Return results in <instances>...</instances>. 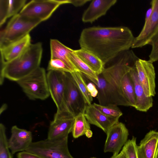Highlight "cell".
Listing matches in <instances>:
<instances>
[{
  "label": "cell",
  "mask_w": 158,
  "mask_h": 158,
  "mask_svg": "<svg viewBox=\"0 0 158 158\" xmlns=\"http://www.w3.org/2000/svg\"><path fill=\"white\" fill-rule=\"evenodd\" d=\"M6 133V127L3 124H0V158H12L9 151Z\"/></svg>",
  "instance_id": "484cf974"
},
{
  "label": "cell",
  "mask_w": 158,
  "mask_h": 158,
  "mask_svg": "<svg viewBox=\"0 0 158 158\" xmlns=\"http://www.w3.org/2000/svg\"><path fill=\"white\" fill-rule=\"evenodd\" d=\"M79 89L81 92L87 105L92 104L93 98L89 92L87 84L83 77V74L78 71H74L71 73Z\"/></svg>",
  "instance_id": "d4e9b609"
},
{
  "label": "cell",
  "mask_w": 158,
  "mask_h": 158,
  "mask_svg": "<svg viewBox=\"0 0 158 158\" xmlns=\"http://www.w3.org/2000/svg\"><path fill=\"white\" fill-rule=\"evenodd\" d=\"M92 105L94 107L107 116L119 118L123 115V113L118 106H103L95 103Z\"/></svg>",
  "instance_id": "4316f807"
},
{
  "label": "cell",
  "mask_w": 158,
  "mask_h": 158,
  "mask_svg": "<svg viewBox=\"0 0 158 158\" xmlns=\"http://www.w3.org/2000/svg\"><path fill=\"white\" fill-rule=\"evenodd\" d=\"M90 0H69V3H71L76 7L82 6L87 2H90Z\"/></svg>",
  "instance_id": "d6a6232c"
},
{
  "label": "cell",
  "mask_w": 158,
  "mask_h": 158,
  "mask_svg": "<svg viewBox=\"0 0 158 158\" xmlns=\"http://www.w3.org/2000/svg\"><path fill=\"white\" fill-rule=\"evenodd\" d=\"M138 59L132 51H125L118 61L105 68L98 75V81L93 83L98 90L99 104L131 106L123 91L122 78L126 73L135 66Z\"/></svg>",
  "instance_id": "7a4b0ae2"
},
{
  "label": "cell",
  "mask_w": 158,
  "mask_h": 158,
  "mask_svg": "<svg viewBox=\"0 0 158 158\" xmlns=\"http://www.w3.org/2000/svg\"><path fill=\"white\" fill-rule=\"evenodd\" d=\"M7 107V105L5 104L3 105L2 106L1 110H0V113H1Z\"/></svg>",
  "instance_id": "d590c367"
},
{
  "label": "cell",
  "mask_w": 158,
  "mask_h": 158,
  "mask_svg": "<svg viewBox=\"0 0 158 158\" xmlns=\"http://www.w3.org/2000/svg\"><path fill=\"white\" fill-rule=\"evenodd\" d=\"M84 114L89 123L101 128L105 133L119 122V118L107 116L94 107L92 104L87 105Z\"/></svg>",
  "instance_id": "2e32d148"
},
{
  "label": "cell",
  "mask_w": 158,
  "mask_h": 158,
  "mask_svg": "<svg viewBox=\"0 0 158 158\" xmlns=\"http://www.w3.org/2000/svg\"><path fill=\"white\" fill-rule=\"evenodd\" d=\"M26 0H0V26L9 18L18 14L26 4Z\"/></svg>",
  "instance_id": "ffe728a7"
},
{
  "label": "cell",
  "mask_w": 158,
  "mask_h": 158,
  "mask_svg": "<svg viewBox=\"0 0 158 158\" xmlns=\"http://www.w3.org/2000/svg\"><path fill=\"white\" fill-rule=\"evenodd\" d=\"M65 73L60 71L51 70L48 71L47 74L50 95L56 106L58 112H67L64 103Z\"/></svg>",
  "instance_id": "9c48e42d"
},
{
  "label": "cell",
  "mask_w": 158,
  "mask_h": 158,
  "mask_svg": "<svg viewBox=\"0 0 158 158\" xmlns=\"http://www.w3.org/2000/svg\"><path fill=\"white\" fill-rule=\"evenodd\" d=\"M28 98L44 100L50 95L45 69L39 67L16 82Z\"/></svg>",
  "instance_id": "5b68a950"
},
{
  "label": "cell",
  "mask_w": 158,
  "mask_h": 158,
  "mask_svg": "<svg viewBox=\"0 0 158 158\" xmlns=\"http://www.w3.org/2000/svg\"><path fill=\"white\" fill-rule=\"evenodd\" d=\"M97 158L94 157H91V158Z\"/></svg>",
  "instance_id": "f35d334b"
},
{
  "label": "cell",
  "mask_w": 158,
  "mask_h": 158,
  "mask_svg": "<svg viewBox=\"0 0 158 158\" xmlns=\"http://www.w3.org/2000/svg\"><path fill=\"white\" fill-rule=\"evenodd\" d=\"M135 38L124 26H94L83 29L79 40L81 48L98 57L105 64L132 47Z\"/></svg>",
  "instance_id": "6da1fadb"
},
{
  "label": "cell",
  "mask_w": 158,
  "mask_h": 158,
  "mask_svg": "<svg viewBox=\"0 0 158 158\" xmlns=\"http://www.w3.org/2000/svg\"><path fill=\"white\" fill-rule=\"evenodd\" d=\"M17 156L18 158H41L35 154L26 151L19 152Z\"/></svg>",
  "instance_id": "4dcf8cb0"
},
{
  "label": "cell",
  "mask_w": 158,
  "mask_h": 158,
  "mask_svg": "<svg viewBox=\"0 0 158 158\" xmlns=\"http://www.w3.org/2000/svg\"><path fill=\"white\" fill-rule=\"evenodd\" d=\"M85 135L88 138H90L92 136V131L90 129H89L86 132Z\"/></svg>",
  "instance_id": "836d02e7"
},
{
  "label": "cell",
  "mask_w": 158,
  "mask_h": 158,
  "mask_svg": "<svg viewBox=\"0 0 158 158\" xmlns=\"http://www.w3.org/2000/svg\"><path fill=\"white\" fill-rule=\"evenodd\" d=\"M74 52L97 75L102 72L105 64L97 56L81 48L74 50Z\"/></svg>",
  "instance_id": "7402d4cb"
},
{
  "label": "cell",
  "mask_w": 158,
  "mask_h": 158,
  "mask_svg": "<svg viewBox=\"0 0 158 158\" xmlns=\"http://www.w3.org/2000/svg\"><path fill=\"white\" fill-rule=\"evenodd\" d=\"M89 129H90V123L84 113H80L74 117L72 131L73 138H77L85 135L86 132Z\"/></svg>",
  "instance_id": "cb8c5ba5"
},
{
  "label": "cell",
  "mask_w": 158,
  "mask_h": 158,
  "mask_svg": "<svg viewBox=\"0 0 158 158\" xmlns=\"http://www.w3.org/2000/svg\"><path fill=\"white\" fill-rule=\"evenodd\" d=\"M69 0H32L26 4L19 13L21 15L41 22L48 19L61 5Z\"/></svg>",
  "instance_id": "52a82bcc"
},
{
  "label": "cell",
  "mask_w": 158,
  "mask_h": 158,
  "mask_svg": "<svg viewBox=\"0 0 158 158\" xmlns=\"http://www.w3.org/2000/svg\"><path fill=\"white\" fill-rule=\"evenodd\" d=\"M51 59H57L64 62L73 72L76 70L68 58L69 53L74 50L66 46L56 39H51L50 42Z\"/></svg>",
  "instance_id": "44dd1931"
},
{
  "label": "cell",
  "mask_w": 158,
  "mask_h": 158,
  "mask_svg": "<svg viewBox=\"0 0 158 158\" xmlns=\"http://www.w3.org/2000/svg\"><path fill=\"white\" fill-rule=\"evenodd\" d=\"M136 138L133 136L127 140L123 147L121 152L127 158H138Z\"/></svg>",
  "instance_id": "83f0119b"
},
{
  "label": "cell",
  "mask_w": 158,
  "mask_h": 158,
  "mask_svg": "<svg viewBox=\"0 0 158 158\" xmlns=\"http://www.w3.org/2000/svg\"><path fill=\"white\" fill-rule=\"evenodd\" d=\"M41 22L22 16L19 13L13 16L0 32V48L18 40L29 33Z\"/></svg>",
  "instance_id": "277c9868"
},
{
  "label": "cell",
  "mask_w": 158,
  "mask_h": 158,
  "mask_svg": "<svg viewBox=\"0 0 158 158\" xmlns=\"http://www.w3.org/2000/svg\"><path fill=\"white\" fill-rule=\"evenodd\" d=\"M74 120V117L68 112H56L50 124L47 138L55 139L68 137L72 132Z\"/></svg>",
  "instance_id": "7c38bea8"
},
{
  "label": "cell",
  "mask_w": 158,
  "mask_h": 158,
  "mask_svg": "<svg viewBox=\"0 0 158 158\" xmlns=\"http://www.w3.org/2000/svg\"><path fill=\"white\" fill-rule=\"evenodd\" d=\"M118 154H113V155L110 158H117L118 155Z\"/></svg>",
  "instance_id": "74e56055"
},
{
  "label": "cell",
  "mask_w": 158,
  "mask_h": 158,
  "mask_svg": "<svg viewBox=\"0 0 158 158\" xmlns=\"http://www.w3.org/2000/svg\"><path fill=\"white\" fill-rule=\"evenodd\" d=\"M47 70H56L71 73L72 70L62 60L57 59H51L49 61Z\"/></svg>",
  "instance_id": "f1b7e54d"
},
{
  "label": "cell",
  "mask_w": 158,
  "mask_h": 158,
  "mask_svg": "<svg viewBox=\"0 0 158 158\" xmlns=\"http://www.w3.org/2000/svg\"><path fill=\"white\" fill-rule=\"evenodd\" d=\"M117 158H127L125 155L121 151L118 153Z\"/></svg>",
  "instance_id": "e575fe53"
},
{
  "label": "cell",
  "mask_w": 158,
  "mask_h": 158,
  "mask_svg": "<svg viewBox=\"0 0 158 158\" xmlns=\"http://www.w3.org/2000/svg\"><path fill=\"white\" fill-rule=\"evenodd\" d=\"M151 4L152 12L150 16L145 22L139 34L135 38L132 48H141L148 44L158 29V0H152Z\"/></svg>",
  "instance_id": "8fae6325"
},
{
  "label": "cell",
  "mask_w": 158,
  "mask_h": 158,
  "mask_svg": "<svg viewBox=\"0 0 158 158\" xmlns=\"http://www.w3.org/2000/svg\"><path fill=\"white\" fill-rule=\"evenodd\" d=\"M43 49L40 42L31 44L19 56L1 64L0 84L5 78L17 82L40 67Z\"/></svg>",
  "instance_id": "3957f363"
},
{
  "label": "cell",
  "mask_w": 158,
  "mask_h": 158,
  "mask_svg": "<svg viewBox=\"0 0 158 158\" xmlns=\"http://www.w3.org/2000/svg\"><path fill=\"white\" fill-rule=\"evenodd\" d=\"M158 144V131L151 130L137 146L138 158H154Z\"/></svg>",
  "instance_id": "d6986e66"
},
{
  "label": "cell",
  "mask_w": 158,
  "mask_h": 158,
  "mask_svg": "<svg viewBox=\"0 0 158 158\" xmlns=\"http://www.w3.org/2000/svg\"><path fill=\"white\" fill-rule=\"evenodd\" d=\"M153 63L139 58L135 64L138 79L148 97H153L156 94V74Z\"/></svg>",
  "instance_id": "30bf717a"
},
{
  "label": "cell",
  "mask_w": 158,
  "mask_h": 158,
  "mask_svg": "<svg viewBox=\"0 0 158 158\" xmlns=\"http://www.w3.org/2000/svg\"><path fill=\"white\" fill-rule=\"evenodd\" d=\"M106 134L104 152L118 154L127 141L128 130L124 123L118 122L111 127Z\"/></svg>",
  "instance_id": "4fadbf2b"
},
{
  "label": "cell",
  "mask_w": 158,
  "mask_h": 158,
  "mask_svg": "<svg viewBox=\"0 0 158 158\" xmlns=\"http://www.w3.org/2000/svg\"><path fill=\"white\" fill-rule=\"evenodd\" d=\"M130 74L133 83L135 97L134 107L138 111L147 112L153 106L152 97H148L145 94L138 79L135 66L131 69Z\"/></svg>",
  "instance_id": "ac0fdd59"
},
{
  "label": "cell",
  "mask_w": 158,
  "mask_h": 158,
  "mask_svg": "<svg viewBox=\"0 0 158 158\" xmlns=\"http://www.w3.org/2000/svg\"><path fill=\"white\" fill-rule=\"evenodd\" d=\"M68 58L76 71H78L82 73L93 83L98 81L97 74L77 56L74 52V50L69 53Z\"/></svg>",
  "instance_id": "603a6c76"
},
{
  "label": "cell",
  "mask_w": 158,
  "mask_h": 158,
  "mask_svg": "<svg viewBox=\"0 0 158 158\" xmlns=\"http://www.w3.org/2000/svg\"><path fill=\"white\" fill-rule=\"evenodd\" d=\"M116 0H94L85 11L82 17L84 23H92L105 15L108 10L117 2Z\"/></svg>",
  "instance_id": "e0dca14e"
},
{
  "label": "cell",
  "mask_w": 158,
  "mask_h": 158,
  "mask_svg": "<svg viewBox=\"0 0 158 158\" xmlns=\"http://www.w3.org/2000/svg\"><path fill=\"white\" fill-rule=\"evenodd\" d=\"M64 103L66 111L75 117L84 113L87 105L71 73H65Z\"/></svg>",
  "instance_id": "ba28073f"
},
{
  "label": "cell",
  "mask_w": 158,
  "mask_h": 158,
  "mask_svg": "<svg viewBox=\"0 0 158 158\" xmlns=\"http://www.w3.org/2000/svg\"><path fill=\"white\" fill-rule=\"evenodd\" d=\"M148 44L152 49L149 55V60L152 62L158 60V29Z\"/></svg>",
  "instance_id": "f546056e"
},
{
  "label": "cell",
  "mask_w": 158,
  "mask_h": 158,
  "mask_svg": "<svg viewBox=\"0 0 158 158\" xmlns=\"http://www.w3.org/2000/svg\"><path fill=\"white\" fill-rule=\"evenodd\" d=\"M154 158H158V144L156 152Z\"/></svg>",
  "instance_id": "8d00e7d4"
},
{
  "label": "cell",
  "mask_w": 158,
  "mask_h": 158,
  "mask_svg": "<svg viewBox=\"0 0 158 158\" xmlns=\"http://www.w3.org/2000/svg\"><path fill=\"white\" fill-rule=\"evenodd\" d=\"M11 131L8 145L12 154L26 151L32 142L31 132L19 128L16 125L12 127Z\"/></svg>",
  "instance_id": "5bb4252c"
},
{
  "label": "cell",
  "mask_w": 158,
  "mask_h": 158,
  "mask_svg": "<svg viewBox=\"0 0 158 158\" xmlns=\"http://www.w3.org/2000/svg\"><path fill=\"white\" fill-rule=\"evenodd\" d=\"M88 90L93 97H95L98 95V91L95 85L92 82H89L87 84Z\"/></svg>",
  "instance_id": "1f68e13d"
},
{
  "label": "cell",
  "mask_w": 158,
  "mask_h": 158,
  "mask_svg": "<svg viewBox=\"0 0 158 158\" xmlns=\"http://www.w3.org/2000/svg\"><path fill=\"white\" fill-rule=\"evenodd\" d=\"M28 34L23 38L0 48L1 64L7 63L21 55L31 44Z\"/></svg>",
  "instance_id": "9a60e30c"
},
{
  "label": "cell",
  "mask_w": 158,
  "mask_h": 158,
  "mask_svg": "<svg viewBox=\"0 0 158 158\" xmlns=\"http://www.w3.org/2000/svg\"><path fill=\"white\" fill-rule=\"evenodd\" d=\"M68 137L46 139L32 142L26 151L35 154L41 158H74L68 148Z\"/></svg>",
  "instance_id": "8992f818"
}]
</instances>
